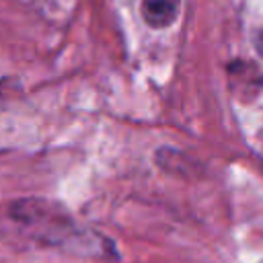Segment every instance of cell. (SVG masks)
I'll return each mask as SVG.
<instances>
[{"instance_id":"1","label":"cell","mask_w":263,"mask_h":263,"mask_svg":"<svg viewBox=\"0 0 263 263\" xmlns=\"http://www.w3.org/2000/svg\"><path fill=\"white\" fill-rule=\"evenodd\" d=\"M179 6H181V0H142L140 10L144 21L150 27L164 29L177 21Z\"/></svg>"}]
</instances>
